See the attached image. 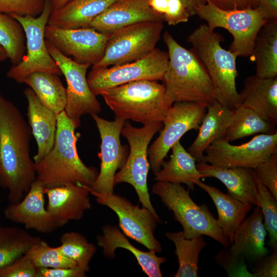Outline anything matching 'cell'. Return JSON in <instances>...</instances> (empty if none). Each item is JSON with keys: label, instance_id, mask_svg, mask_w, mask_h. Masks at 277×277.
Returning a JSON list of instances; mask_svg holds the SVG:
<instances>
[{"label": "cell", "instance_id": "6da1fadb", "mask_svg": "<svg viewBox=\"0 0 277 277\" xmlns=\"http://www.w3.org/2000/svg\"><path fill=\"white\" fill-rule=\"evenodd\" d=\"M31 135L20 111L0 91V186L8 191L10 203L21 201L36 179Z\"/></svg>", "mask_w": 277, "mask_h": 277}, {"label": "cell", "instance_id": "7a4b0ae2", "mask_svg": "<svg viewBox=\"0 0 277 277\" xmlns=\"http://www.w3.org/2000/svg\"><path fill=\"white\" fill-rule=\"evenodd\" d=\"M76 127L63 111L57 115L54 145L49 152L35 164L36 180L45 189L69 184L91 187L98 171L86 166L77 153Z\"/></svg>", "mask_w": 277, "mask_h": 277}, {"label": "cell", "instance_id": "3957f363", "mask_svg": "<svg viewBox=\"0 0 277 277\" xmlns=\"http://www.w3.org/2000/svg\"><path fill=\"white\" fill-rule=\"evenodd\" d=\"M163 37L169 61L162 81L170 103L194 102L208 106L217 101L208 74L192 51L179 44L168 31Z\"/></svg>", "mask_w": 277, "mask_h": 277}, {"label": "cell", "instance_id": "277c9868", "mask_svg": "<svg viewBox=\"0 0 277 277\" xmlns=\"http://www.w3.org/2000/svg\"><path fill=\"white\" fill-rule=\"evenodd\" d=\"M190 50L208 74L214 88L217 101L232 110L239 106V94L236 87L237 56L223 48L224 41L219 33L207 24L200 25L188 36Z\"/></svg>", "mask_w": 277, "mask_h": 277}, {"label": "cell", "instance_id": "5b68a950", "mask_svg": "<svg viewBox=\"0 0 277 277\" xmlns=\"http://www.w3.org/2000/svg\"><path fill=\"white\" fill-rule=\"evenodd\" d=\"M115 118L147 125L162 122L172 104L163 84L141 80L108 89L101 95Z\"/></svg>", "mask_w": 277, "mask_h": 277}, {"label": "cell", "instance_id": "8992f818", "mask_svg": "<svg viewBox=\"0 0 277 277\" xmlns=\"http://www.w3.org/2000/svg\"><path fill=\"white\" fill-rule=\"evenodd\" d=\"M151 192L173 212L174 219L182 225L186 238L206 235L224 247L230 246L217 219L206 204L197 205L192 200L189 189H185L181 184L156 181Z\"/></svg>", "mask_w": 277, "mask_h": 277}, {"label": "cell", "instance_id": "52a82bcc", "mask_svg": "<svg viewBox=\"0 0 277 277\" xmlns=\"http://www.w3.org/2000/svg\"><path fill=\"white\" fill-rule=\"evenodd\" d=\"M163 127L162 122H155L137 128L125 121L121 135L127 140L129 152L124 166L116 173L114 179L115 185L121 183L131 185L135 190L139 202L159 219L148 191L147 177L150 165L147 152L150 142Z\"/></svg>", "mask_w": 277, "mask_h": 277}, {"label": "cell", "instance_id": "ba28073f", "mask_svg": "<svg viewBox=\"0 0 277 277\" xmlns=\"http://www.w3.org/2000/svg\"><path fill=\"white\" fill-rule=\"evenodd\" d=\"M163 28L162 22H142L109 33L104 56L92 69L122 65L144 58L155 48Z\"/></svg>", "mask_w": 277, "mask_h": 277}, {"label": "cell", "instance_id": "9c48e42d", "mask_svg": "<svg viewBox=\"0 0 277 277\" xmlns=\"http://www.w3.org/2000/svg\"><path fill=\"white\" fill-rule=\"evenodd\" d=\"M195 14L207 22L211 30L223 28L232 35L228 50L238 56H251L257 34L266 23L258 8L224 10L210 3H202Z\"/></svg>", "mask_w": 277, "mask_h": 277}, {"label": "cell", "instance_id": "30bf717a", "mask_svg": "<svg viewBox=\"0 0 277 277\" xmlns=\"http://www.w3.org/2000/svg\"><path fill=\"white\" fill-rule=\"evenodd\" d=\"M51 12V0H46L42 12L37 17L11 14L23 27L26 52L22 60L17 64L12 65L7 71V77L22 83L28 75L35 72L62 74L50 54L46 44L45 29Z\"/></svg>", "mask_w": 277, "mask_h": 277}, {"label": "cell", "instance_id": "8fae6325", "mask_svg": "<svg viewBox=\"0 0 277 277\" xmlns=\"http://www.w3.org/2000/svg\"><path fill=\"white\" fill-rule=\"evenodd\" d=\"M169 61L168 52L155 48L144 58L110 68L92 69L87 79L96 95L108 89L141 81H162Z\"/></svg>", "mask_w": 277, "mask_h": 277}, {"label": "cell", "instance_id": "7c38bea8", "mask_svg": "<svg viewBox=\"0 0 277 277\" xmlns=\"http://www.w3.org/2000/svg\"><path fill=\"white\" fill-rule=\"evenodd\" d=\"M46 44L50 54L65 77L66 104L64 111L77 128L81 125L83 115L97 114L101 111V104L87 82L86 73L91 65L75 62L46 39Z\"/></svg>", "mask_w": 277, "mask_h": 277}, {"label": "cell", "instance_id": "4fadbf2b", "mask_svg": "<svg viewBox=\"0 0 277 277\" xmlns=\"http://www.w3.org/2000/svg\"><path fill=\"white\" fill-rule=\"evenodd\" d=\"M207 109L202 103H173L162 122L159 136L148 149L150 168L154 173L161 169L167 153L183 135L191 130H199Z\"/></svg>", "mask_w": 277, "mask_h": 277}, {"label": "cell", "instance_id": "5bb4252c", "mask_svg": "<svg viewBox=\"0 0 277 277\" xmlns=\"http://www.w3.org/2000/svg\"><path fill=\"white\" fill-rule=\"evenodd\" d=\"M86 187L98 204L108 207L115 212L118 219L119 227L127 237L150 250L162 251L160 242L154 235L157 223L161 222L160 219L147 208L135 205L123 196L114 193H98Z\"/></svg>", "mask_w": 277, "mask_h": 277}, {"label": "cell", "instance_id": "9a60e30c", "mask_svg": "<svg viewBox=\"0 0 277 277\" xmlns=\"http://www.w3.org/2000/svg\"><path fill=\"white\" fill-rule=\"evenodd\" d=\"M274 153H277V132L256 135L240 145L216 139L205 149L202 162L221 167L255 169Z\"/></svg>", "mask_w": 277, "mask_h": 277}, {"label": "cell", "instance_id": "2e32d148", "mask_svg": "<svg viewBox=\"0 0 277 277\" xmlns=\"http://www.w3.org/2000/svg\"><path fill=\"white\" fill-rule=\"evenodd\" d=\"M100 133L101 140L100 170L91 187L87 188L96 192L114 193V179L117 170L125 165L129 152V147L121 143V130L125 121L115 118L109 121L98 116L91 115Z\"/></svg>", "mask_w": 277, "mask_h": 277}, {"label": "cell", "instance_id": "e0dca14e", "mask_svg": "<svg viewBox=\"0 0 277 277\" xmlns=\"http://www.w3.org/2000/svg\"><path fill=\"white\" fill-rule=\"evenodd\" d=\"M108 36L91 27L64 29L47 24L45 29V39L62 54L92 66L103 58Z\"/></svg>", "mask_w": 277, "mask_h": 277}, {"label": "cell", "instance_id": "ac0fdd59", "mask_svg": "<svg viewBox=\"0 0 277 277\" xmlns=\"http://www.w3.org/2000/svg\"><path fill=\"white\" fill-rule=\"evenodd\" d=\"M45 188L35 179L23 199L10 203L4 210L5 217L15 223L23 224L26 229L49 233L58 228L45 207Z\"/></svg>", "mask_w": 277, "mask_h": 277}, {"label": "cell", "instance_id": "d6986e66", "mask_svg": "<svg viewBox=\"0 0 277 277\" xmlns=\"http://www.w3.org/2000/svg\"><path fill=\"white\" fill-rule=\"evenodd\" d=\"M48 197L46 209L57 228L70 221L81 220L85 212L91 208L90 192L79 184L45 189Z\"/></svg>", "mask_w": 277, "mask_h": 277}, {"label": "cell", "instance_id": "ffe728a7", "mask_svg": "<svg viewBox=\"0 0 277 277\" xmlns=\"http://www.w3.org/2000/svg\"><path fill=\"white\" fill-rule=\"evenodd\" d=\"M164 22L147 0H116L92 22L90 27L109 33L121 28L142 22Z\"/></svg>", "mask_w": 277, "mask_h": 277}, {"label": "cell", "instance_id": "44dd1931", "mask_svg": "<svg viewBox=\"0 0 277 277\" xmlns=\"http://www.w3.org/2000/svg\"><path fill=\"white\" fill-rule=\"evenodd\" d=\"M239 94V106L250 109L268 122L277 124V77L248 76Z\"/></svg>", "mask_w": 277, "mask_h": 277}, {"label": "cell", "instance_id": "7402d4cb", "mask_svg": "<svg viewBox=\"0 0 277 277\" xmlns=\"http://www.w3.org/2000/svg\"><path fill=\"white\" fill-rule=\"evenodd\" d=\"M102 232L96 235V239L98 246L103 248L105 257L113 259L117 248L125 249L133 254L142 271L149 277L162 276L160 266L166 262L165 257L157 256L154 250L144 251L136 248L115 226L105 225L102 227Z\"/></svg>", "mask_w": 277, "mask_h": 277}, {"label": "cell", "instance_id": "603a6c76", "mask_svg": "<svg viewBox=\"0 0 277 277\" xmlns=\"http://www.w3.org/2000/svg\"><path fill=\"white\" fill-rule=\"evenodd\" d=\"M24 94L28 103L29 125L37 145V153L33 156V161L36 164L54 145L57 114L45 107L30 88H25Z\"/></svg>", "mask_w": 277, "mask_h": 277}, {"label": "cell", "instance_id": "cb8c5ba5", "mask_svg": "<svg viewBox=\"0 0 277 277\" xmlns=\"http://www.w3.org/2000/svg\"><path fill=\"white\" fill-rule=\"evenodd\" d=\"M263 220L262 211L255 206L234 233L228 247L232 253L251 261H259L268 254L269 251L265 246L267 232Z\"/></svg>", "mask_w": 277, "mask_h": 277}, {"label": "cell", "instance_id": "d4e9b609", "mask_svg": "<svg viewBox=\"0 0 277 277\" xmlns=\"http://www.w3.org/2000/svg\"><path fill=\"white\" fill-rule=\"evenodd\" d=\"M197 170L222 182L229 194L245 203L257 206L255 197L254 181L252 168L221 167L201 162L196 164Z\"/></svg>", "mask_w": 277, "mask_h": 277}, {"label": "cell", "instance_id": "484cf974", "mask_svg": "<svg viewBox=\"0 0 277 277\" xmlns=\"http://www.w3.org/2000/svg\"><path fill=\"white\" fill-rule=\"evenodd\" d=\"M116 0H69L51 11L48 24L64 29L90 27L94 19Z\"/></svg>", "mask_w": 277, "mask_h": 277}, {"label": "cell", "instance_id": "4316f807", "mask_svg": "<svg viewBox=\"0 0 277 277\" xmlns=\"http://www.w3.org/2000/svg\"><path fill=\"white\" fill-rule=\"evenodd\" d=\"M195 184L206 192L212 200L218 213L219 226L231 245L235 232L252 206L204 183L201 180L196 181Z\"/></svg>", "mask_w": 277, "mask_h": 277}, {"label": "cell", "instance_id": "83f0119b", "mask_svg": "<svg viewBox=\"0 0 277 277\" xmlns=\"http://www.w3.org/2000/svg\"><path fill=\"white\" fill-rule=\"evenodd\" d=\"M170 159L163 161L161 169L155 172L156 181L184 184L189 190H193L195 182L206 177L197 169L195 159L186 150L180 141L171 148Z\"/></svg>", "mask_w": 277, "mask_h": 277}, {"label": "cell", "instance_id": "f1b7e54d", "mask_svg": "<svg viewBox=\"0 0 277 277\" xmlns=\"http://www.w3.org/2000/svg\"><path fill=\"white\" fill-rule=\"evenodd\" d=\"M233 112V110L217 101L207 106L198 134L187 150L198 163L202 162L207 147L214 140L221 137L229 124Z\"/></svg>", "mask_w": 277, "mask_h": 277}, {"label": "cell", "instance_id": "f546056e", "mask_svg": "<svg viewBox=\"0 0 277 277\" xmlns=\"http://www.w3.org/2000/svg\"><path fill=\"white\" fill-rule=\"evenodd\" d=\"M251 56L256 75L263 78L277 77V21L266 23L256 37Z\"/></svg>", "mask_w": 277, "mask_h": 277}, {"label": "cell", "instance_id": "4dcf8cb0", "mask_svg": "<svg viewBox=\"0 0 277 277\" xmlns=\"http://www.w3.org/2000/svg\"><path fill=\"white\" fill-rule=\"evenodd\" d=\"M59 75L46 72H35L23 81L47 108L58 114L66 104V89Z\"/></svg>", "mask_w": 277, "mask_h": 277}, {"label": "cell", "instance_id": "1f68e13d", "mask_svg": "<svg viewBox=\"0 0 277 277\" xmlns=\"http://www.w3.org/2000/svg\"><path fill=\"white\" fill-rule=\"evenodd\" d=\"M166 238L174 244L179 268L175 277H197L199 255L206 245L204 235L186 238L183 231L165 233Z\"/></svg>", "mask_w": 277, "mask_h": 277}, {"label": "cell", "instance_id": "d6a6232c", "mask_svg": "<svg viewBox=\"0 0 277 277\" xmlns=\"http://www.w3.org/2000/svg\"><path fill=\"white\" fill-rule=\"evenodd\" d=\"M275 126L262 118L252 110L239 106L233 110L228 126L220 138L231 142L255 134H273Z\"/></svg>", "mask_w": 277, "mask_h": 277}, {"label": "cell", "instance_id": "836d02e7", "mask_svg": "<svg viewBox=\"0 0 277 277\" xmlns=\"http://www.w3.org/2000/svg\"><path fill=\"white\" fill-rule=\"evenodd\" d=\"M41 239L20 227L0 226V271L25 254Z\"/></svg>", "mask_w": 277, "mask_h": 277}, {"label": "cell", "instance_id": "e575fe53", "mask_svg": "<svg viewBox=\"0 0 277 277\" xmlns=\"http://www.w3.org/2000/svg\"><path fill=\"white\" fill-rule=\"evenodd\" d=\"M0 45L6 50L12 65L26 54V37L23 26L11 15L0 13Z\"/></svg>", "mask_w": 277, "mask_h": 277}, {"label": "cell", "instance_id": "d590c367", "mask_svg": "<svg viewBox=\"0 0 277 277\" xmlns=\"http://www.w3.org/2000/svg\"><path fill=\"white\" fill-rule=\"evenodd\" d=\"M58 246L61 252L86 272L90 270L89 264L96 252L95 245L88 242L82 234L75 231L64 233Z\"/></svg>", "mask_w": 277, "mask_h": 277}, {"label": "cell", "instance_id": "8d00e7d4", "mask_svg": "<svg viewBox=\"0 0 277 277\" xmlns=\"http://www.w3.org/2000/svg\"><path fill=\"white\" fill-rule=\"evenodd\" d=\"M254 181L255 197L262 212L264 225L269 234V244L273 250H277V199L258 179L253 170Z\"/></svg>", "mask_w": 277, "mask_h": 277}, {"label": "cell", "instance_id": "74e56055", "mask_svg": "<svg viewBox=\"0 0 277 277\" xmlns=\"http://www.w3.org/2000/svg\"><path fill=\"white\" fill-rule=\"evenodd\" d=\"M37 268H73L74 261L64 255L58 247H52L41 239L26 253Z\"/></svg>", "mask_w": 277, "mask_h": 277}, {"label": "cell", "instance_id": "f35d334b", "mask_svg": "<svg viewBox=\"0 0 277 277\" xmlns=\"http://www.w3.org/2000/svg\"><path fill=\"white\" fill-rule=\"evenodd\" d=\"M46 0H0V13L37 17L42 12Z\"/></svg>", "mask_w": 277, "mask_h": 277}, {"label": "cell", "instance_id": "ab89813d", "mask_svg": "<svg viewBox=\"0 0 277 277\" xmlns=\"http://www.w3.org/2000/svg\"><path fill=\"white\" fill-rule=\"evenodd\" d=\"M216 263L223 267L229 276L253 277L247 269L245 258L232 253L228 247L221 249L214 256Z\"/></svg>", "mask_w": 277, "mask_h": 277}, {"label": "cell", "instance_id": "60d3db41", "mask_svg": "<svg viewBox=\"0 0 277 277\" xmlns=\"http://www.w3.org/2000/svg\"><path fill=\"white\" fill-rule=\"evenodd\" d=\"M254 170L260 182L277 199V153L271 155Z\"/></svg>", "mask_w": 277, "mask_h": 277}, {"label": "cell", "instance_id": "b9f144b4", "mask_svg": "<svg viewBox=\"0 0 277 277\" xmlns=\"http://www.w3.org/2000/svg\"><path fill=\"white\" fill-rule=\"evenodd\" d=\"M0 277H36V268L25 253L2 270Z\"/></svg>", "mask_w": 277, "mask_h": 277}, {"label": "cell", "instance_id": "7bdbcfd3", "mask_svg": "<svg viewBox=\"0 0 277 277\" xmlns=\"http://www.w3.org/2000/svg\"><path fill=\"white\" fill-rule=\"evenodd\" d=\"M252 273L253 277H276L277 276V250L260 260Z\"/></svg>", "mask_w": 277, "mask_h": 277}, {"label": "cell", "instance_id": "ee69618b", "mask_svg": "<svg viewBox=\"0 0 277 277\" xmlns=\"http://www.w3.org/2000/svg\"><path fill=\"white\" fill-rule=\"evenodd\" d=\"M86 276V272L77 267L36 268V277H85Z\"/></svg>", "mask_w": 277, "mask_h": 277}, {"label": "cell", "instance_id": "f6af8a7d", "mask_svg": "<svg viewBox=\"0 0 277 277\" xmlns=\"http://www.w3.org/2000/svg\"><path fill=\"white\" fill-rule=\"evenodd\" d=\"M202 3H210L224 10H240L258 7L259 0H200Z\"/></svg>", "mask_w": 277, "mask_h": 277}, {"label": "cell", "instance_id": "bcb514c9", "mask_svg": "<svg viewBox=\"0 0 277 277\" xmlns=\"http://www.w3.org/2000/svg\"><path fill=\"white\" fill-rule=\"evenodd\" d=\"M257 7L266 23L277 21V0H259Z\"/></svg>", "mask_w": 277, "mask_h": 277}, {"label": "cell", "instance_id": "7dc6e473", "mask_svg": "<svg viewBox=\"0 0 277 277\" xmlns=\"http://www.w3.org/2000/svg\"><path fill=\"white\" fill-rule=\"evenodd\" d=\"M150 6L156 12L164 16L165 14L168 0H147Z\"/></svg>", "mask_w": 277, "mask_h": 277}, {"label": "cell", "instance_id": "c3c4849f", "mask_svg": "<svg viewBox=\"0 0 277 277\" xmlns=\"http://www.w3.org/2000/svg\"><path fill=\"white\" fill-rule=\"evenodd\" d=\"M69 0H51V11H55L64 6Z\"/></svg>", "mask_w": 277, "mask_h": 277}, {"label": "cell", "instance_id": "681fc988", "mask_svg": "<svg viewBox=\"0 0 277 277\" xmlns=\"http://www.w3.org/2000/svg\"><path fill=\"white\" fill-rule=\"evenodd\" d=\"M195 12L196 11V7L202 3L200 0H184Z\"/></svg>", "mask_w": 277, "mask_h": 277}, {"label": "cell", "instance_id": "f907efd6", "mask_svg": "<svg viewBox=\"0 0 277 277\" xmlns=\"http://www.w3.org/2000/svg\"><path fill=\"white\" fill-rule=\"evenodd\" d=\"M8 59L7 53L5 49L0 45V63Z\"/></svg>", "mask_w": 277, "mask_h": 277}]
</instances>
